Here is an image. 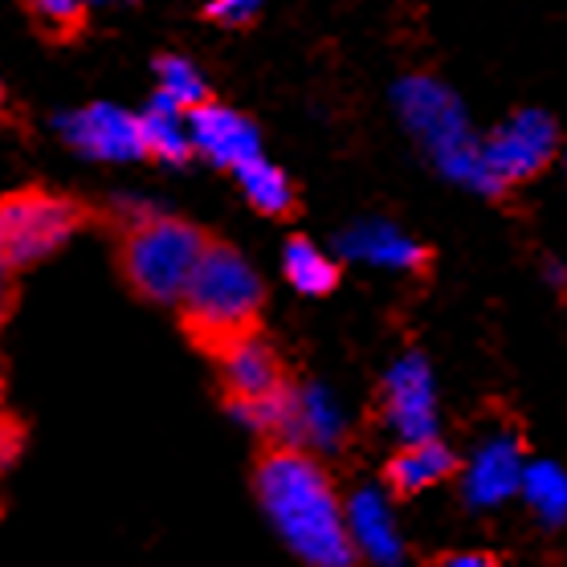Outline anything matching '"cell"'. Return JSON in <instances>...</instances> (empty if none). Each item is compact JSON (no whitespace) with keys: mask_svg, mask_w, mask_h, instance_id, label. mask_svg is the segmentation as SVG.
Returning a JSON list of instances; mask_svg holds the SVG:
<instances>
[{"mask_svg":"<svg viewBox=\"0 0 567 567\" xmlns=\"http://www.w3.org/2000/svg\"><path fill=\"white\" fill-rule=\"evenodd\" d=\"M258 503L307 567H351L355 551L331 477L307 450L282 445L258 465Z\"/></svg>","mask_w":567,"mask_h":567,"instance_id":"6da1fadb","label":"cell"},{"mask_svg":"<svg viewBox=\"0 0 567 567\" xmlns=\"http://www.w3.org/2000/svg\"><path fill=\"white\" fill-rule=\"evenodd\" d=\"M392 99H396L400 123L425 147L441 176H450L453 184L474 188L482 196H498V188L482 168V143L474 140L462 99L450 86H441L437 78L429 74H409L396 82Z\"/></svg>","mask_w":567,"mask_h":567,"instance_id":"7a4b0ae2","label":"cell"},{"mask_svg":"<svg viewBox=\"0 0 567 567\" xmlns=\"http://www.w3.org/2000/svg\"><path fill=\"white\" fill-rule=\"evenodd\" d=\"M181 302L196 336L220 348L237 336H249L261 307V278L237 249L205 246Z\"/></svg>","mask_w":567,"mask_h":567,"instance_id":"3957f363","label":"cell"},{"mask_svg":"<svg viewBox=\"0 0 567 567\" xmlns=\"http://www.w3.org/2000/svg\"><path fill=\"white\" fill-rule=\"evenodd\" d=\"M205 246L208 241L200 237V229H193L188 220L147 213V217L131 220L127 237H123V274L143 298L181 302Z\"/></svg>","mask_w":567,"mask_h":567,"instance_id":"277c9868","label":"cell"},{"mask_svg":"<svg viewBox=\"0 0 567 567\" xmlns=\"http://www.w3.org/2000/svg\"><path fill=\"white\" fill-rule=\"evenodd\" d=\"M78 208L53 193H13L0 200V261L9 270L50 258L74 237Z\"/></svg>","mask_w":567,"mask_h":567,"instance_id":"5b68a950","label":"cell"},{"mask_svg":"<svg viewBox=\"0 0 567 567\" xmlns=\"http://www.w3.org/2000/svg\"><path fill=\"white\" fill-rule=\"evenodd\" d=\"M555 143H559V131L551 118L543 111H518L482 143V168H486L494 188L503 193L506 184L539 176L551 164Z\"/></svg>","mask_w":567,"mask_h":567,"instance_id":"8992f818","label":"cell"},{"mask_svg":"<svg viewBox=\"0 0 567 567\" xmlns=\"http://www.w3.org/2000/svg\"><path fill=\"white\" fill-rule=\"evenodd\" d=\"M58 135L78 155L99 159V164H131V159L147 155L140 115H131L115 103H91L65 111V115H58Z\"/></svg>","mask_w":567,"mask_h":567,"instance_id":"52a82bcc","label":"cell"},{"mask_svg":"<svg viewBox=\"0 0 567 567\" xmlns=\"http://www.w3.org/2000/svg\"><path fill=\"white\" fill-rule=\"evenodd\" d=\"M384 416L388 429L400 437V445L437 437V388H433V372H429L425 355L413 351V355H400L388 368Z\"/></svg>","mask_w":567,"mask_h":567,"instance_id":"ba28073f","label":"cell"},{"mask_svg":"<svg viewBox=\"0 0 567 567\" xmlns=\"http://www.w3.org/2000/svg\"><path fill=\"white\" fill-rule=\"evenodd\" d=\"M523 445H518L511 433H491L470 457H465L462 470V491L465 503L477 506V511H491V506H503L506 498L518 494V482H523Z\"/></svg>","mask_w":567,"mask_h":567,"instance_id":"9c48e42d","label":"cell"},{"mask_svg":"<svg viewBox=\"0 0 567 567\" xmlns=\"http://www.w3.org/2000/svg\"><path fill=\"white\" fill-rule=\"evenodd\" d=\"M188 143L196 155L213 159L217 168H241L261 155V135L246 115H237L229 106L205 103L188 111Z\"/></svg>","mask_w":567,"mask_h":567,"instance_id":"30bf717a","label":"cell"},{"mask_svg":"<svg viewBox=\"0 0 567 567\" xmlns=\"http://www.w3.org/2000/svg\"><path fill=\"white\" fill-rule=\"evenodd\" d=\"M343 523H348V539L355 559H368L375 567H396L404 559V543H400L396 515L388 498L375 486H363L343 506Z\"/></svg>","mask_w":567,"mask_h":567,"instance_id":"8fae6325","label":"cell"},{"mask_svg":"<svg viewBox=\"0 0 567 567\" xmlns=\"http://www.w3.org/2000/svg\"><path fill=\"white\" fill-rule=\"evenodd\" d=\"M348 437V413L336 400V392L322 384H307L290 392V421H286V441L295 450H336Z\"/></svg>","mask_w":567,"mask_h":567,"instance_id":"7c38bea8","label":"cell"},{"mask_svg":"<svg viewBox=\"0 0 567 567\" xmlns=\"http://www.w3.org/2000/svg\"><path fill=\"white\" fill-rule=\"evenodd\" d=\"M339 254L375 270H421L425 249L392 220H360L339 237Z\"/></svg>","mask_w":567,"mask_h":567,"instance_id":"4fadbf2b","label":"cell"},{"mask_svg":"<svg viewBox=\"0 0 567 567\" xmlns=\"http://www.w3.org/2000/svg\"><path fill=\"white\" fill-rule=\"evenodd\" d=\"M217 351H220V372H225V384H229L233 400H254L282 388L278 355L261 339L237 336L229 343H220Z\"/></svg>","mask_w":567,"mask_h":567,"instance_id":"5bb4252c","label":"cell"},{"mask_svg":"<svg viewBox=\"0 0 567 567\" xmlns=\"http://www.w3.org/2000/svg\"><path fill=\"white\" fill-rule=\"evenodd\" d=\"M453 474H457V453L437 437L409 441V445H400V453L388 462V482H392V491H400V494H425Z\"/></svg>","mask_w":567,"mask_h":567,"instance_id":"9a60e30c","label":"cell"},{"mask_svg":"<svg viewBox=\"0 0 567 567\" xmlns=\"http://www.w3.org/2000/svg\"><path fill=\"white\" fill-rule=\"evenodd\" d=\"M140 131H143V152L164 159V164H181L193 155L188 143V111L155 94L152 103L140 111Z\"/></svg>","mask_w":567,"mask_h":567,"instance_id":"2e32d148","label":"cell"},{"mask_svg":"<svg viewBox=\"0 0 567 567\" xmlns=\"http://www.w3.org/2000/svg\"><path fill=\"white\" fill-rule=\"evenodd\" d=\"M518 494L527 498V506L547 523V527H559L567 518V474L551 462H535L523 470V482H518Z\"/></svg>","mask_w":567,"mask_h":567,"instance_id":"e0dca14e","label":"cell"},{"mask_svg":"<svg viewBox=\"0 0 567 567\" xmlns=\"http://www.w3.org/2000/svg\"><path fill=\"white\" fill-rule=\"evenodd\" d=\"M282 270H286V282L295 286V290H302V295H327L339 278L336 261L327 258L315 241H307V237H295L282 249Z\"/></svg>","mask_w":567,"mask_h":567,"instance_id":"ac0fdd59","label":"cell"},{"mask_svg":"<svg viewBox=\"0 0 567 567\" xmlns=\"http://www.w3.org/2000/svg\"><path fill=\"white\" fill-rule=\"evenodd\" d=\"M237 184H241V193H246L249 205L261 208V213H270V217L290 213V205H295V188L286 181V172L266 164L261 155L237 168Z\"/></svg>","mask_w":567,"mask_h":567,"instance_id":"d6986e66","label":"cell"},{"mask_svg":"<svg viewBox=\"0 0 567 567\" xmlns=\"http://www.w3.org/2000/svg\"><path fill=\"white\" fill-rule=\"evenodd\" d=\"M155 94L176 103L181 111H196V106L208 103V86L200 70L188 58H176V53L155 62Z\"/></svg>","mask_w":567,"mask_h":567,"instance_id":"ffe728a7","label":"cell"},{"mask_svg":"<svg viewBox=\"0 0 567 567\" xmlns=\"http://www.w3.org/2000/svg\"><path fill=\"white\" fill-rule=\"evenodd\" d=\"M229 413L241 421L254 433H270V437H286V421H290V392L278 388V392H266V396L254 400H233Z\"/></svg>","mask_w":567,"mask_h":567,"instance_id":"44dd1931","label":"cell"},{"mask_svg":"<svg viewBox=\"0 0 567 567\" xmlns=\"http://www.w3.org/2000/svg\"><path fill=\"white\" fill-rule=\"evenodd\" d=\"M29 9L38 13L41 25L50 29H74L82 21V0H29Z\"/></svg>","mask_w":567,"mask_h":567,"instance_id":"7402d4cb","label":"cell"},{"mask_svg":"<svg viewBox=\"0 0 567 567\" xmlns=\"http://www.w3.org/2000/svg\"><path fill=\"white\" fill-rule=\"evenodd\" d=\"M261 9V0H208V17L220 25H246Z\"/></svg>","mask_w":567,"mask_h":567,"instance_id":"603a6c76","label":"cell"},{"mask_svg":"<svg viewBox=\"0 0 567 567\" xmlns=\"http://www.w3.org/2000/svg\"><path fill=\"white\" fill-rule=\"evenodd\" d=\"M17 450H21V437H17V429L9 421H0V470L13 462Z\"/></svg>","mask_w":567,"mask_h":567,"instance_id":"cb8c5ba5","label":"cell"},{"mask_svg":"<svg viewBox=\"0 0 567 567\" xmlns=\"http://www.w3.org/2000/svg\"><path fill=\"white\" fill-rule=\"evenodd\" d=\"M441 567H498L491 559V555H482V551H457V555H450Z\"/></svg>","mask_w":567,"mask_h":567,"instance_id":"d4e9b609","label":"cell"},{"mask_svg":"<svg viewBox=\"0 0 567 567\" xmlns=\"http://www.w3.org/2000/svg\"><path fill=\"white\" fill-rule=\"evenodd\" d=\"M9 307H13V270L0 261V322H4Z\"/></svg>","mask_w":567,"mask_h":567,"instance_id":"484cf974","label":"cell"},{"mask_svg":"<svg viewBox=\"0 0 567 567\" xmlns=\"http://www.w3.org/2000/svg\"><path fill=\"white\" fill-rule=\"evenodd\" d=\"M82 4H111V0H82Z\"/></svg>","mask_w":567,"mask_h":567,"instance_id":"4316f807","label":"cell"},{"mask_svg":"<svg viewBox=\"0 0 567 567\" xmlns=\"http://www.w3.org/2000/svg\"><path fill=\"white\" fill-rule=\"evenodd\" d=\"M0 111H4V91H0Z\"/></svg>","mask_w":567,"mask_h":567,"instance_id":"83f0119b","label":"cell"}]
</instances>
